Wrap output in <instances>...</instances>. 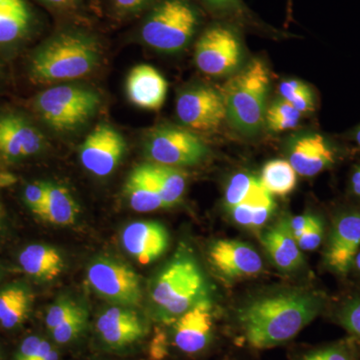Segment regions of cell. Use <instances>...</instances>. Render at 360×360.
Segmentation results:
<instances>
[{"instance_id":"1","label":"cell","mask_w":360,"mask_h":360,"mask_svg":"<svg viewBox=\"0 0 360 360\" xmlns=\"http://www.w3.org/2000/svg\"><path fill=\"white\" fill-rule=\"evenodd\" d=\"M321 309V296L309 291H283L257 298L239 310L238 338L253 350L281 347L295 338Z\"/></svg>"},{"instance_id":"37","label":"cell","mask_w":360,"mask_h":360,"mask_svg":"<svg viewBox=\"0 0 360 360\" xmlns=\"http://www.w3.org/2000/svg\"><path fill=\"white\" fill-rule=\"evenodd\" d=\"M47 195V182L35 181L28 184L25 189L26 205L40 219L44 214L45 201Z\"/></svg>"},{"instance_id":"48","label":"cell","mask_w":360,"mask_h":360,"mask_svg":"<svg viewBox=\"0 0 360 360\" xmlns=\"http://www.w3.org/2000/svg\"><path fill=\"white\" fill-rule=\"evenodd\" d=\"M288 1H290V2H288V6H290V14H291V9H290L291 8V0H288Z\"/></svg>"},{"instance_id":"26","label":"cell","mask_w":360,"mask_h":360,"mask_svg":"<svg viewBox=\"0 0 360 360\" xmlns=\"http://www.w3.org/2000/svg\"><path fill=\"white\" fill-rule=\"evenodd\" d=\"M32 303V293L25 286H7L0 290V324L7 329L20 326L28 316Z\"/></svg>"},{"instance_id":"38","label":"cell","mask_w":360,"mask_h":360,"mask_svg":"<svg viewBox=\"0 0 360 360\" xmlns=\"http://www.w3.org/2000/svg\"><path fill=\"white\" fill-rule=\"evenodd\" d=\"M323 236V222H322V220L319 217H315L314 215L307 231L297 239L298 246H300L302 250H315L321 245Z\"/></svg>"},{"instance_id":"45","label":"cell","mask_w":360,"mask_h":360,"mask_svg":"<svg viewBox=\"0 0 360 360\" xmlns=\"http://www.w3.org/2000/svg\"><path fill=\"white\" fill-rule=\"evenodd\" d=\"M354 264L356 266V269L360 271V251L357 252V255H355Z\"/></svg>"},{"instance_id":"2","label":"cell","mask_w":360,"mask_h":360,"mask_svg":"<svg viewBox=\"0 0 360 360\" xmlns=\"http://www.w3.org/2000/svg\"><path fill=\"white\" fill-rule=\"evenodd\" d=\"M96 37L79 30H63L40 45L30 61V73L40 84H56L89 75L98 65Z\"/></svg>"},{"instance_id":"20","label":"cell","mask_w":360,"mask_h":360,"mask_svg":"<svg viewBox=\"0 0 360 360\" xmlns=\"http://www.w3.org/2000/svg\"><path fill=\"white\" fill-rule=\"evenodd\" d=\"M267 255L277 269L293 271L303 264L302 250L291 233L288 219H281L264 232L262 236Z\"/></svg>"},{"instance_id":"11","label":"cell","mask_w":360,"mask_h":360,"mask_svg":"<svg viewBox=\"0 0 360 360\" xmlns=\"http://www.w3.org/2000/svg\"><path fill=\"white\" fill-rule=\"evenodd\" d=\"M212 303L207 298L180 315L172 328V345L181 354L200 355L212 348L217 338Z\"/></svg>"},{"instance_id":"12","label":"cell","mask_w":360,"mask_h":360,"mask_svg":"<svg viewBox=\"0 0 360 360\" xmlns=\"http://www.w3.org/2000/svg\"><path fill=\"white\" fill-rule=\"evenodd\" d=\"M127 151V142L111 125L101 123L92 130L79 149L80 162L90 174L105 177L115 172Z\"/></svg>"},{"instance_id":"30","label":"cell","mask_w":360,"mask_h":360,"mask_svg":"<svg viewBox=\"0 0 360 360\" xmlns=\"http://www.w3.org/2000/svg\"><path fill=\"white\" fill-rule=\"evenodd\" d=\"M302 115L292 104L279 98L265 111L264 122L271 131H286L297 127Z\"/></svg>"},{"instance_id":"17","label":"cell","mask_w":360,"mask_h":360,"mask_svg":"<svg viewBox=\"0 0 360 360\" xmlns=\"http://www.w3.org/2000/svg\"><path fill=\"white\" fill-rule=\"evenodd\" d=\"M169 241L165 225L153 220L132 222L122 234L123 248L141 264L158 259L167 250Z\"/></svg>"},{"instance_id":"14","label":"cell","mask_w":360,"mask_h":360,"mask_svg":"<svg viewBox=\"0 0 360 360\" xmlns=\"http://www.w3.org/2000/svg\"><path fill=\"white\" fill-rule=\"evenodd\" d=\"M44 134L20 115H0V158L18 160L37 155L44 146Z\"/></svg>"},{"instance_id":"43","label":"cell","mask_w":360,"mask_h":360,"mask_svg":"<svg viewBox=\"0 0 360 360\" xmlns=\"http://www.w3.org/2000/svg\"><path fill=\"white\" fill-rule=\"evenodd\" d=\"M58 352L56 348L52 347L51 343L46 340H42L39 352L34 360H58Z\"/></svg>"},{"instance_id":"19","label":"cell","mask_w":360,"mask_h":360,"mask_svg":"<svg viewBox=\"0 0 360 360\" xmlns=\"http://www.w3.org/2000/svg\"><path fill=\"white\" fill-rule=\"evenodd\" d=\"M167 89L165 78L150 65L135 66L127 77V97L130 103L142 110H160L165 103Z\"/></svg>"},{"instance_id":"5","label":"cell","mask_w":360,"mask_h":360,"mask_svg":"<svg viewBox=\"0 0 360 360\" xmlns=\"http://www.w3.org/2000/svg\"><path fill=\"white\" fill-rule=\"evenodd\" d=\"M201 22L200 9L191 0H160L148 9L139 35L151 49L174 53L189 44Z\"/></svg>"},{"instance_id":"33","label":"cell","mask_w":360,"mask_h":360,"mask_svg":"<svg viewBox=\"0 0 360 360\" xmlns=\"http://www.w3.org/2000/svg\"><path fill=\"white\" fill-rule=\"evenodd\" d=\"M87 321L89 312L84 307H80L75 314L59 324L58 328L52 329V338L59 345H66L82 335V331L86 328Z\"/></svg>"},{"instance_id":"47","label":"cell","mask_w":360,"mask_h":360,"mask_svg":"<svg viewBox=\"0 0 360 360\" xmlns=\"http://www.w3.org/2000/svg\"><path fill=\"white\" fill-rule=\"evenodd\" d=\"M2 217H4V212H2L1 206H0V221L2 220Z\"/></svg>"},{"instance_id":"41","label":"cell","mask_w":360,"mask_h":360,"mask_svg":"<svg viewBox=\"0 0 360 360\" xmlns=\"http://www.w3.org/2000/svg\"><path fill=\"white\" fill-rule=\"evenodd\" d=\"M45 6L60 13H75L82 7V0H39Z\"/></svg>"},{"instance_id":"8","label":"cell","mask_w":360,"mask_h":360,"mask_svg":"<svg viewBox=\"0 0 360 360\" xmlns=\"http://www.w3.org/2000/svg\"><path fill=\"white\" fill-rule=\"evenodd\" d=\"M243 46L236 28L226 22H215L201 32L195 44L198 70L213 77L227 75L238 68Z\"/></svg>"},{"instance_id":"9","label":"cell","mask_w":360,"mask_h":360,"mask_svg":"<svg viewBox=\"0 0 360 360\" xmlns=\"http://www.w3.org/2000/svg\"><path fill=\"white\" fill-rule=\"evenodd\" d=\"M92 290L104 300L120 307H136L141 302L139 276L127 264L112 258H96L87 269Z\"/></svg>"},{"instance_id":"42","label":"cell","mask_w":360,"mask_h":360,"mask_svg":"<svg viewBox=\"0 0 360 360\" xmlns=\"http://www.w3.org/2000/svg\"><path fill=\"white\" fill-rule=\"evenodd\" d=\"M314 217V214H307H307L297 215V217H292V219H288L291 233L295 236L296 241L307 231Z\"/></svg>"},{"instance_id":"16","label":"cell","mask_w":360,"mask_h":360,"mask_svg":"<svg viewBox=\"0 0 360 360\" xmlns=\"http://www.w3.org/2000/svg\"><path fill=\"white\" fill-rule=\"evenodd\" d=\"M96 329L104 345L112 349L129 347L142 340L148 333L141 316L125 307L104 310L97 319Z\"/></svg>"},{"instance_id":"13","label":"cell","mask_w":360,"mask_h":360,"mask_svg":"<svg viewBox=\"0 0 360 360\" xmlns=\"http://www.w3.org/2000/svg\"><path fill=\"white\" fill-rule=\"evenodd\" d=\"M210 259L217 271L227 278L257 276L264 269L262 257L252 246L232 239L213 243Z\"/></svg>"},{"instance_id":"49","label":"cell","mask_w":360,"mask_h":360,"mask_svg":"<svg viewBox=\"0 0 360 360\" xmlns=\"http://www.w3.org/2000/svg\"><path fill=\"white\" fill-rule=\"evenodd\" d=\"M224 360H238V359H224Z\"/></svg>"},{"instance_id":"36","label":"cell","mask_w":360,"mask_h":360,"mask_svg":"<svg viewBox=\"0 0 360 360\" xmlns=\"http://www.w3.org/2000/svg\"><path fill=\"white\" fill-rule=\"evenodd\" d=\"M338 321L352 338L360 341V296L342 307L338 314Z\"/></svg>"},{"instance_id":"18","label":"cell","mask_w":360,"mask_h":360,"mask_svg":"<svg viewBox=\"0 0 360 360\" xmlns=\"http://www.w3.org/2000/svg\"><path fill=\"white\" fill-rule=\"evenodd\" d=\"M335 160V150L321 134L302 135L291 143L288 161L302 176H315L331 167Z\"/></svg>"},{"instance_id":"27","label":"cell","mask_w":360,"mask_h":360,"mask_svg":"<svg viewBox=\"0 0 360 360\" xmlns=\"http://www.w3.org/2000/svg\"><path fill=\"white\" fill-rule=\"evenodd\" d=\"M146 167L167 208L179 203L186 191V175L176 167L158 163H146Z\"/></svg>"},{"instance_id":"29","label":"cell","mask_w":360,"mask_h":360,"mask_svg":"<svg viewBox=\"0 0 360 360\" xmlns=\"http://www.w3.org/2000/svg\"><path fill=\"white\" fill-rule=\"evenodd\" d=\"M293 360H360V341L352 336L311 348Z\"/></svg>"},{"instance_id":"10","label":"cell","mask_w":360,"mask_h":360,"mask_svg":"<svg viewBox=\"0 0 360 360\" xmlns=\"http://www.w3.org/2000/svg\"><path fill=\"white\" fill-rule=\"evenodd\" d=\"M176 115L189 129L214 131L226 120L221 92L210 86L187 89L177 98Z\"/></svg>"},{"instance_id":"24","label":"cell","mask_w":360,"mask_h":360,"mask_svg":"<svg viewBox=\"0 0 360 360\" xmlns=\"http://www.w3.org/2000/svg\"><path fill=\"white\" fill-rule=\"evenodd\" d=\"M18 260L25 274L46 281L56 278L65 266L58 250L46 245L26 246L21 251Z\"/></svg>"},{"instance_id":"31","label":"cell","mask_w":360,"mask_h":360,"mask_svg":"<svg viewBox=\"0 0 360 360\" xmlns=\"http://www.w3.org/2000/svg\"><path fill=\"white\" fill-rule=\"evenodd\" d=\"M281 98L292 104L302 113L314 110V98L311 90L300 80L291 79L279 85Z\"/></svg>"},{"instance_id":"39","label":"cell","mask_w":360,"mask_h":360,"mask_svg":"<svg viewBox=\"0 0 360 360\" xmlns=\"http://www.w3.org/2000/svg\"><path fill=\"white\" fill-rule=\"evenodd\" d=\"M160 0H110L111 6L120 16H129L150 9Z\"/></svg>"},{"instance_id":"40","label":"cell","mask_w":360,"mask_h":360,"mask_svg":"<svg viewBox=\"0 0 360 360\" xmlns=\"http://www.w3.org/2000/svg\"><path fill=\"white\" fill-rule=\"evenodd\" d=\"M42 340H44L40 338L39 336H28L21 343L14 360H34L37 352H39L40 345H41Z\"/></svg>"},{"instance_id":"21","label":"cell","mask_w":360,"mask_h":360,"mask_svg":"<svg viewBox=\"0 0 360 360\" xmlns=\"http://www.w3.org/2000/svg\"><path fill=\"white\" fill-rule=\"evenodd\" d=\"M123 191L130 207L135 212H151L167 208L146 163L139 165L130 172Z\"/></svg>"},{"instance_id":"25","label":"cell","mask_w":360,"mask_h":360,"mask_svg":"<svg viewBox=\"0 0 360 360\" xmlns=\"http://www.w3.org/2000/svg\"><path fill=\"white\" fill-rule=\"evenodd\" d=\"M78 215L77 201L65 186L47 182V195L41 219L54 225L75 224Z\"/></svg>"},{"instance_id":"46","label":"cell","mask_w":360,"mask_h":360,"mask_svg":"<svg viewBox=\"0 0 360 360\" xmlns=\"http://www.w3.org/2000/svg\"><path fill=\"white\" fill-rule=\"evenodd\" d=\"M355 141H356L357 144H359L360 148V127H359V129L356 130V132H355Z\"/></svg>"},{"instance_id":"50","label":"cell","mask_w":360,"mask_h":360,"mask_svg":"<svg viewBox=\"0 0 360 360\" xmlns=\"http://www.w3.org/2000/svg\"><path fill=\"white\" fill-rule=\"evenodd\" d=\"M0 224H1V221H0Z\"/></svg>"},{"instance_id":"4","label":"cell","mask_w":360,"mask_h":360,"mask_svg":"<svg viewBox=\"0 0 360 360\" xmlns=\"http://www.w3.org/2000/svg\"><path fill=\"white\" fill-rule=\"evenodd\" d=\"M269 87V70L255 59L227 80L222 89L226 120L233 129L246 135L257 134L264 123Z\"/></svg>"},{"instance_id":"22","label":"cell","mask_w":360,"mask_h":360,"mask_svg":"<svg viewBox=\"0 0 360 360\" xmlns=\"http://www.w3.org/2000/svg\"><path fill=\"white\" fill-rule=\"evenodd\" d=\"M34 23V13L27 0H0V44L25 39Z\"/></svg>"},{"instance_id":"28","label":"cell","mask_w":360,"mask_h":360,"mask_svg":"<svg viewBox=\"0 0 360 360\" xmlns=\"http://www.w3.org/2000/svg\"><path fill=\"white\" fill-rule=\"evenodd\" d=\"M260 181L272 195L285 196L295 188L297 174L290 161L274 160L262 168Z\"/></svg>"},{"instance_id":"6","label":"cell","mask_w":360,"mask_h":360,"mask_svg":"<svg viewBox=\"0 0 360 360\" xmlns=\"http://www.w3.org/2000/svg\"><path fill=\"white\" fill-rule=\"evenodd\" d=\"M101 97L96 91L75 85H58L42 91L35 99V108L42 120L58 131H71L92 117Z\"/></svg>"},{"instance_id":"35","label":"cell","mask_w":360,"mask_h":360,"mask_svg":"<svg viewBox=\"0 0 360 360\" xmlns=\"http://www.w3.org/2000/svg\"><path fill=\"white\" fill-rule=\"evenodd\" d=\"M80 307L82 305L70 298H60L47 310L46 316H45L46 328L49 331L58 328L59 324L63 323L71 314H75Z\"/></svg>"},{"instance_id":"34","label":"cell","mask_w":360,"mask_h":360,"mask_svg":"<svg viewBox=\"0 0 360 360\" xmlns=\"http://www.w3.org/2000/svg\"><path fill=\"white\" fill-rule=\"evenodd\" d=\"M212 13L224 20H245L250 18V11L243 0H200Z\"/></svg>"},{"instance_id":"23","label":"cell","mask_w":360,"mask_h":360,"mask_svg":"<svg viewBox=\"0 0 360 360\" xmlns=\"http://www.w3.org/2000/svg\"><path fill=\"white\" fill-rule=\"evenodd\" d=\"M276 210L272 194L265 189L264 184H258L245 200L227 210L232 219L240 226L259 229L264 226Z\"/></svg>"},{"instance_id":"7","label":"cell","mask_w":360,"mask_h":360,"mask_svg":"<svg viewBox=\"0 0 360 360\" xmlns=\"http://www.w3.org/2000/svg\"><path fill=\"white\" fill-rule=\"evenodd\" d=\"M144 150L153 163L172 167L198 165L210 153L194 132L174 127L151 130L144 142Z\"/></svg>"},{"instance_id":"3","label":"cell","mask_w":360,"mask_h":360,"mask_svg":"<svg viewBox=\"0 0 360 360\" xmlns=\"http://www.w3.org/2000/svg\"><path fill=\"white\" fill-rule=\"evenodd\" d=\"M207 284L195 257L180 248L155 277L151 300L163 319H175L206 298Z\"/></svg>"},{"instance_id":"32","label":"cell","mask_w":360,"mask_h":360,"mask_svg":"<svg viewBox=\"0 0 360 360\" xmlns=\"http://www.w3.org/2000/svg\"><path fill=\"white\" fill-rule=\"evenodd\" d=\"M259 184L260 179L245 172L234 175L225 191L224 205L226 210H231L245 200Z\"/></svg>"},{"instance_id":"15","label":"cell","mask_w":360,"mask_h":360,"mask_svg":"<svg viewBox=\"0 0 360 360\" xmlns=\"http://www.w3.org/2000/svg\"><path fill=\"white\" fill-rule=\"evenodd\" d=\"M360 248V212H350L336 220L329 236L324 260L340 274L349 271Z\"/></svg>"},{"instance_id":"44","label":"cell","mask_w":360,"mask_h":360,"mask_svg":"<svg viewBox=\"0 0 360 360\" xmlns=\"http://www.w3.org/2000/svg\"><path fill=\"white\" fill-rule=\"evenodd\" d=\"M352 191L360 198V167L355 170L352 177Z\"/></svg>"}]
</instances>
